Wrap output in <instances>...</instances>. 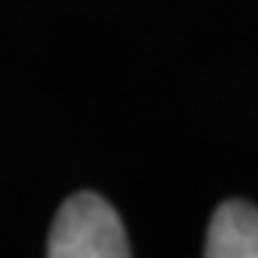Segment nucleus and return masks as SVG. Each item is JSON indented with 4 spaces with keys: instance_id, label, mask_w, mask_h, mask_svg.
<instances>
[{
    "instance_id": "nucleus-1",
    "label": "nucleus",
    "mask_w": 258,
    "mask_h": 258,
    "mask_svg": "<svg viewBox=\"0 0 258 258\" xmlns=\"http://www.w3.org/2000/svg\"><path fill=\"white\" fill-rule=\"evenodd\" d=\"M47 254L50 258H129L133 247H129L118 212L101 194L76 190L54 215Z\"/></svg>"
},
{
    "instance_id": "nucleus-2",
    "label": "nucleus",
    "mask_w": 258,
    "mask_h": 258,
    "mask_svg": "<svg viewBox=\"0 0 258 258\" xmlns=\"http://www.w3.org/2000/svg\"><path fill=\"white\" fill-rule=\"evenodd\" d=\"M205 254L208 258H258V208L237 198L222 201L208 222Z\"/></svg>"
}]
</instances>
